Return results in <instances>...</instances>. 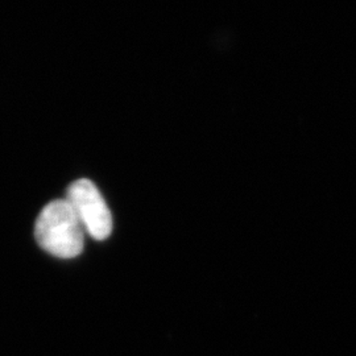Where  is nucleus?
I'll use <instances>...</instances> for the list:
<instances>
[{"label": "nucleus", "mask_w": 356, "mask_h": 356, "mask_svg": "<svg viewBox=\"0 0 356 356\" xmlns=\"http://www.w3.org/2000/svg\"><path fill=\"white\" fill-rule=\"evenodd\" d=\"M40 247L60 259H73L83 251L85 229L66 200L47 204L35 225Z\"/></svg>", "instance_id": "1"}, {"label": "nucleus", "mask_w": 356, "mask_h": 356, "mask_svg": "<svg viewBox=\"0 0 356 356\" xmlns=\"http://www.w3.org/2000/svg\"><path fill=\"white\" fill-rule=\"evenodd\" d=\"M76 218L79 219L85 232L95 241H106L113 232V216L98 188L88 179L81 178L73 182L65 198Z\"/></svg>", "instance_id": "2"}]
</instances>
